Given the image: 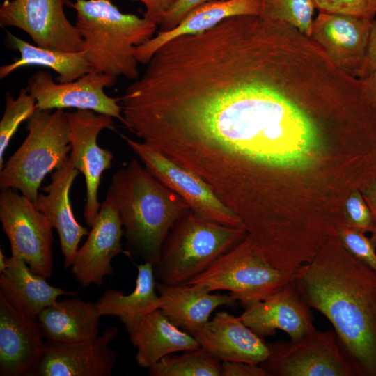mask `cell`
Segmentation results:
<instances>
[{
	"mask_svg": "<svg viewBox=\"0 0 376 376\" xmlns=\"http://www.w3.org/2000/svg\"><path fill=\"white\" fill-rule=\"evenodd\" d=\"M339 74L299 36L227 31L187 47L154 93L148 144L201 177L234 210L264 196L272 175L315 157Z\"/></svg>",
	"mask_w": 376,
	"mask_h": 376,
	"instance_id": "cell-1",
	"label": "cell"
},
{
	"mask_svg": "<svg viewBox=\"0 0 376 376\" xmlns=\"http://www.w3.org/2000/svg\"><path fill=\"white\" fill-rule=\"evenodd\" d=\"M294 282L310 308L332 324L357 376H376V272L334 236Z\"/></svg>",
	"mask_w": 376,
	"mask_h": 376,
	"instance_id": "cell-2",
	"label": "cell"
},
{
	"mask_svg": "<svg viewBox=\"0 0 376 376\" xmlns=\"http://www.w3.org/2000/svg\"><path fill=\"white\" fill-rule=\"evenodd\" d=\"M108 191L132 251L154 266L171 229L189 207L136 159L114 173Z\"/></svg>",
	"mask_w": 376,
	"mask_h": 376,
	"instance_id": "cell-3",
	"label": "cell"
},
{
	"mask_svg": "<svg viewBox=\"0 0 376 376\" xmlns=\"http://www.w3.org/2000/svg\"><path fill=\"white\" fill-rule=\"evenodd\" d=\"M76 12L75 26L85 42L92 72L136 80L139 77L136 49L151 39L157 25L122 13L111 0L65 1Z\"/></svg>",
	"mask_w": 376,
	"mask_h": 376,
	"instance_id": "cell-4",
	"label": "cell"
},
{
	"mask_svg": "<svg viewBox=\"0 0 376 376\" xmlns=\"http://www.w3.org/2000/svg\"><path fill=\"white\" fill-rule=\"evenodd\" d=\"M248 235L244 228L226 226L191 210L172 227L153 266L166 285L187 284Z\"/></svg>",
	"mask_w": 376,
	"mask_h": 376,
	"instance_id": "cell-5",
	"label": "cell"
},
{
	"mask_svg": "<svg viewBox=\"0 0 376 376\" xmlns=\"http://www.w3.org/2000/svg\"><path fill=\"white\" fill-rule=\"evenodd\" d=\"M28 134L0 169V187L37 199L45 177L61 167L71 151L68 112L38 110L27 120Z\"/></svg>",
	"mask_w": 376,
	"mask_h": 376,
	"instance_id": "cell-6",
	"label": "cell"
},
{
	"mask_svg": "<svg viewBox=\"0 0 376 376\" xmlns=\"http://www.w3.org/2000/svg\"><path fill=\"white\" fill-rule=\"evenodd\" d=\"M296 272L273 267L257 253L248 234L187 284L201 285L210 292L225 290L246 308L293 281Z\"/></svg>",
	"mask_w": 376,
	"mask_h": 376,
	"instance_id": "cell-7",
	"label": "cell"
},
{
	"mask_svg": "<svg viewBox=\"0 0 376 376\" xmlns=\"http://www.w3.org/2000/svg\"><path fill=\"white\" fill-rule=\"evenodd\" d=\"M267 346L269 355L260 365L268 376H357L334 329Z\"/></svg>",
	"mask_w": 376,
	"mask_h": 376,
	"instance_id": "cell-8",
	"label": "cell"
},
{
	"mask_svg": "<svg viewBox=\"0 0 376 376\" xmlns=\"http://www.w3.org/2000/svg\"><path fill=\"white\" fill-rule=\"evenodd\" d=\"M0 221L11 254L21 257L33 272L50 277L54 265L53 227L33 201L13 189H3Z\"/></svg>",
	"mask_w": 376,
	"mask_h": 376,
	"instance_id": "cell-9",
	"label": "cell"
},
{
	"mask_svg": "<svg viewBox=\"0 0 376 376\" xmlns=\"http://www.w3.org/2000/svg\"><path fill=\"white\" fill-rule=\"evenodd\" d=\"M147 171L183 199L190 210L219 224L244 228L240 219L198 175L169 159L141 141L120 134Z\"/></svg>",
	"mask_w": 376,
	"mask_h": 376,
	"instance_id": "cell-10",
	"label": "cell"
},
{
	"mask_svg": "<svg viewBox=\"0 0 376 376\" xmlns=\"http://www.w3.org/2000/svg\"><path fill=\"white\" fill-rule=\"evenodd\" d=\"M65 0H4L0 6L1 27L26 33L36 45L62 52L85 51V42L67 18Z\"/></svg>",
	"mask_w": 376,
	"mask_h": 376,
	"instance_id": "cell-11",
	"label": "cell"
},
{
	"mask_svg": "<svg viewBox=\"0 0 376 376\" xmlns=\"http://www.w3.org/2000/svg\"><path fill=\"white\" fill-rule=\"evenodd\" d=\"M117 78L91 71L75 81L59 83L49 72L40 70L28 79L26 88L38 110H91L122 122L120 98L110 97L104 91L115 85Z\"/></svg>",
	"mask_w": 376,
	"mask_h": 376,
	"instance_id": "cell-12",
	"label": "cell"
},
{
	"mask_svg": "<svg viewBox=\"0 0 376 376\" xmlns=\"http://www.w3.org/2000/svg\"><path fill=\"white\" fill-rule=\"evenodd\" d=\"M70 124L71 152L73 166L84 175L86 184V203L84 218L91 227L100 210L98 189L104 171L111 166L113 154L101 148L98 135L104 129L112 128L113 118L91 110L68 112Z\"/></svg>",
	"mask_w": 376,
	"mask_h": 376,
	"instance_id": "cell-13",
	"label": "cell"
},
{
	"mask_svg": "<svg viewBox=\"0 0 376 376\" xmlns=\"http://www.w3.org/2000/svg\"><path fill=\"white\" fill-rule=\"evenodd\" d=\"M91 228L86 241L77 250L70 267L75 280L84 288L102 285L104 277L113 274L111 260L117 255L131 256L123 249V223L109 191Z\"/></svg>",
	"mask_w": 376,
	"mask_h": 376,
	"instance_id": "cell-14",
	"label": "cell"
},
{
	"mask_svg": "<svg viewBox=\"0 0 376 376\" xmlns=\"http://www.w3.org/2000/svg\"><path fill=\"white\" fill-rule=\"evenodd\" d=\"M36 318L0 295L1 376L36 375L46 346Z\"/></svg>",
	"mask_w": 376,
	"mask_h": 376,
	"instance_id": "cell-15",
	"label": "cell"
},
{
	"mask_svg": "<svg viewBox=\"0 0 376 376\" xmlns=\"http://www.w3.org/2000/svg\"><path fill=\"white\" fill-rule=\"evenodd\" d=\"M118 334L111 327L96 338L76 343L46 340L37 376H110L116 354L110 344Z\"/></svg>",
	"mask_w": 376,
	"mask_h": 376,
	"instance_id": "cell-16",
	"label": "cell"
},
{
	"mask_svg": "<svg viewBox=\"0 0 376 376\" xmlns=\"http://www.w3.org/2000/svg\"><path fill=\"white\" fill-rule=\"evenodd\" d=\"M239 318L263 339L281 330L290 340L296 341L316 329L311 308L294 280L265 299L245 308Z\"/></svg>",
	"mask_w": 376,
	"mask_h": 376,
	"instance_id": "cell-17",
	"label": "cell"
},
{
	"mask_svg": "<svg viewBox=\"0 0 376 376\" xmlns=\"http://www.w3.org/2000/svg\"><path fill=\"white\" fill-rule=\"evenodd\" d=\"M373 19L319 11L313 22L311 38L324 49L338 68L357 78Z\"/></svg>",
	"mask_w": 376,
	"mask_h": 376,
	"instance_id": "cell-18",
	"label": "cell"
},
{
	"mask_svg": "<svg viewBox=\"0 0 376 376\" xmlns=\"http://www.w3.org/2000/svg\"><path fill=\"white\" fill-rule=\"evenodd\" d=\"M79 173L68 157L63 165L52 173L50 182L40 188L45 194H39L33 201L35 206L57 231L65 269L70 268L79 242L89 233L76 220L70 200L71 186Z\"/></svg>",
	"mask_w": 376,
	"mask_h": 376,
	"instance_id": "cell-19",
	"label": "cell"
},
{
	"mask_svg": "<svg viewBox=\"0 0 376 376\" xmlns=\"http://www.w3.org/2000/svg\"><path fill=\"white\" fill-rule=\"evenodd\" d=\"M194 336L201 348L221 361L260 365L269 355L267 343L226 311L217 313Z\"/></svg>",
	"mask_w": 376,
	"mask_h": 376,
	"instance_id": "cell-20",
	"label": "cell"
},
{
	"mask_svg": "<svg viewBox=\"0 0 376 376\" xmlns=\"http://www.w3.org/2000/svg\"><path fill=\"white\" fill-rule=\"evenodd\" d=\"M156 289L162 313L177 327L192 336L210 320L217 308L235 307L238 301L231 295L212 293L201 285H171L157 282Z\"/></svg>",
	"mask_w": 376,
	"mask_h": 376,
	"instance_id": "cell-21",
	"label": "cell"
},
{
	"mask_svg": "<svg viewBox=\"0 0 376 376\" xmlns=\"http://www.w3.org/2000/svg\"><path fill=\"white\" fill-rule=\"evenodd\" d=\"M262 0H225L204 3L191 10L174 28L160 31L136 49L139 63L147 64L154 53L168 42L187 35L205 32L224 20L235 16L258 15Z\"/></svg>",
	"mask_w": 376,
	"mask_h": 376,
	"instance_id": "cell-22",
	"label": "cell"
},
{
	"mask_svg": "<svg viewBox=\"0 0 376 376\" xmlns=\"http://www.w3.org/2000/svg\"><path fill=\"white\" fill-rule=\"evenodd\" d=\"M0 295L16 308L37 317L59 297L77 294L50 285L46 277L33 272L21 257L11 254L6 269L0 273Z\"/></svg>",
	"mask_w": 376,
	"mask_h": 376,
	"instance_id": "cell-23",
	"label": "cell"
},
{
	"mask_svg": "<svg viewBox=\"0 0 376 376\" xmlns=\"http://www.w3.org/2000/svg\"><path fill=\"white\" fill-rule=\"evenodd\" d=\"M128 334L137 350L136 362L143 368L172 353L201 347L194 336L173 324L160 308L143 317Z\"/></svg>",
	"mask_w": 376,
	"mask_h": 376,
	"instance_id": "cell-24",
	"label": "cell"
},
{
	"mask_svg": "<svg viewBox=\"0 0 376 376\" xmlns=\"http://www.w3.org/2000/svg\"><path fill=\"white\" fill-rule=\"evenodd\" d=\"M100 318L95 302L64 299L43 309L37 316L47 340L76 343L100 335Z\"/></svg>",
	"mask_w": 376,
	"mask_h": 376,
	"instance_id": "cell-25",
	"label": "cell"
},
{
	"mask_svg": "<svg viewBox=\"0 0 376 376\" xmlns=\"http://www.w3.org/2000/svg\"><path fill=\"white\" fill-rule=\"evenodd\" d=\"M137 276L133 291L108 289L95 301L99 315L119 318L125 329L130 331L143 317L160 308L161 301L156 289L154 267L144 262L136 266Z\"/></svg>",
	"mask_w": 376,
	"mask_h": 376,
	"instance_id": "cell-26",
	"label": "cell"
},
{
	"mask_svg": "<svg viewBox=\"0 0 376 376\" xmlns=\"http://www.w3.org/2000/svg\"><path fill=\"white\" fill-rule=\"evenodd\" d=\"M7 37L20 57L13 63L1 66L0 78L3 79L18 68L26 66H43L58 74L56 81L70 82L90 72L91 69L86 60L85 51L62 52L31 45L6 31Z\"/></svg>",
	"mask_w": 376,
	"mask_h": 376,
	"instance_id": "cell-27",
	"label": "cell"
},
{
	"mask_svg": "<svg viewBox=\"0 0 376 376\" xmlns=\"http://www.w3.org/2000/svg\"><path fill=\"white\" fill-rule=\"evenodd\" d=\"M148 369L151 376H221L222 362L200 347L166 355Z\"/></svg>",
	"mask_w": 376,
	"mask_h": 376,
	"instance_id": "cell-28",
	"label": "cell"
},
{
	"mask_svg": "<svg viewBox=\"0 0 376 376\" xmlns=\"http://www.w3.org/2000/svg\"><path fill=\"white\" fill-rule=\"evenodd\" d=\"M315 8L313 0H262L260 16L285 22L311 37Z\"/></svg>",
	"mask_w": 376,
	"mask_h": 376,
	"instance_id": "cell-29",
	"label": "cell"
},
{
	"mask_svg": "<svg viewBox=\"0 0 376 376\" xmlns=\"http://www.w3.org/2000/svg\"><path fill=\"white\" fill-rule=\"evenodd\" d=\"M6 107L0 121V169L10 139L20 124L28 120L37 110L36 100L27 88H21L17 97L6 93Z\"/></svg>",
	"mask_w": 376,
	"mask_h": 376,
	"instance_id": "cell-30",
	"label": "cell"
},
{
	"mask_svg": "<svg viewBox=\"0 0 376 376\" xmlns=\"http://www.w3.org/2000/svg\"><path fill=\"white\" fill-rule=\"evenodd\" d=\"M364 234L343 226L336 237L350 255L376 272V248Z\"/></svg>",
	"mask_w": 376,
	"mask_h": 376,
	"instance_id": "cell-31",
	"label": "cell"
},
{
	"mask_svg": "<svg viewBox=\"0 0 376 376\" xmlns=\"http://www.w3.org/2000/svg\"><path fill=\"white\" fill-rule=\"evenodd\" d=\"M345 226L363 233H372L374 221L371 211L360 191H354L347 198L345 209Z\"/></svg>",
	"mask_w": 376,
	"mask_h": 376,
	"instance_id": "cell-32",
	"label": "cell"
},
{
	"mask_svg": "<svg viewBox=\"0 0 376 376\" xmlns=\"http://www.w3.org/2000/svg\"><path fill=\"white\" fill-rule=\"evenodd\" d=\"M319 11L374 18L376 0H313Z\"/></svg>",
	"mask_w": 376,
	"mask_h": 376,
	"instance_id": "cell-33",
	"label": "cell"
},
{
	"mask_svg": "<svg viewBox=\"0 0 376 376\" xmlns=\"http://www.w3.org/2000/svg\"><path fill=\"white\" fill-rule=\"evenodd\" d=\"M225 0H179L165 15L161 31H168L175 27L194 8L206 2Z\"/></svg>",
	"mask_w": 376,
	"mask_h": 376,
	"instance_id": "cell-34",
	"label": "cell"
},
{
	"mask_svg": "<svg viewBox=\"0 0 376 376\" xmlns=\"http://www.w3.org/2000/svg\"><path fill=\"white\" fill-rule=\"evenodd\" d=\"M143 3L146 7L143 17L148 21L160 25L166 13L179 0H133Z\"/></svg>",
	"mask_w": 376,
	"mask_h": 376,
	"instance_id": "cell-35",
	"label": "cell"
},
{
	"mask_svg": "<svg viewBox=\"0 0 376 376\" xmlns=\"http://www.w3.org/2000/svg\"><path fill=\"white\" fill-rule=\"evenodd\" d=\"M221 362V376H268L260 365L240 361Z\"/></svg>",
	"mask_w": 376,
	"mask_h": 376,
	"instance_id": "cell-36",
	"label": "cell"
},
{
	"mask_svg": "<svg viewBox=\"0 0 376 376\" xmlns=\"http://www.w3.org/2000/svg\"><path fill=\"white\" fill-rule=\"evenodd\" d=\"M376 70V20L372 21L368 45L363 63L358 74V79L367 77Z\"/></svg>",
	"mask_w": 376,
	"mask_h": 376,
	"instance_id": "cell-37",
	"label": "cell"
},
{
	"mask_svg": "<svg viewBox=\"0 0 376 376\" xmlns=\"http://www.w3.org/2000/svg\"><path fill=\"white\" fill-rule=\"evenodd\" d=\"M373 217L374 229L370 240L376 248V180L368 187L363 190L362 193Z\"/></svg>",
	"mask_w": 376,
	"mask_h": 376,
	"instance_id": "cell-38",
	"label": "cell"
},
{
	"mask_svg": "<svg viewBox=\"0 0 376 376\" xmlns=\"http://www.w3.org/2000/svg\"><path fill=\"white\" fill-rule=\"evenodd\" d=\"M360 80L366 94L376 111V70Z\"/></svg>",
	"mask_w": 376,
	"mask_h": 376,
	"instance_id": "cell-39",
	"label": "cell"
},
{
	"mask_svg": "<svg viewBox=\"0 0 376 376\" xmlns=\"http://www.w3.org/2000/svg\"><path fill=\"white\" fill-rule=\"evenodd\" d=\"M8 258L6 257L3 251L0 250V273L3 272L7 267Z\"/></svg>",
	"mask_w": 376,
	"mask_h": 376,
	"instance_id": "cell-40",
	"label": "cell"
}]
</instances>
